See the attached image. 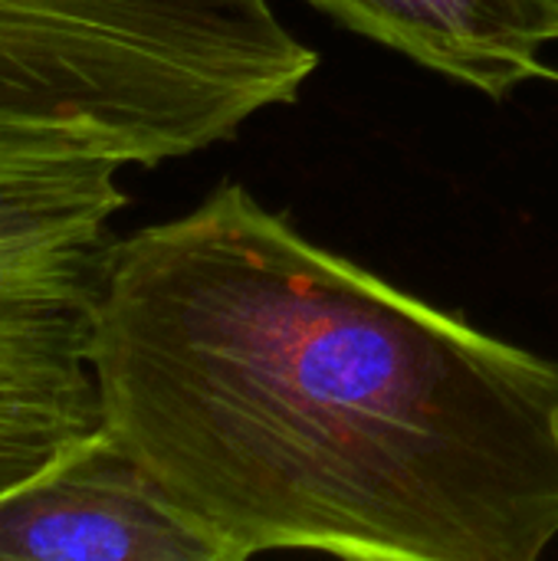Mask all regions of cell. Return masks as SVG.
Wrapping results in <instances>:
<instances>
[{
  "label": "cell",
  "mask_w": 558,
  "mask_h": 561,
  "mask_svg": "<svg viewBox=\"0 0 558 561\" xmlns=\"http://www.w3.org/2000/svg\"><path fill=\"white\" fill-rule=\"evenodd\" d=\"M102 427L220 561H536L558 358L319 247L240 181L115 240Z\"/></svg>",
  "instance_id": "obj_1"
},
{
  "label": "cell",
  "mask_w": 558,
  "mask_h": 561,
  "mask_svg": "<svg viewBox=\"0 0 558 561\" xmlns=\"http://www.w3.org/2000/svg\"><path fill=\"white\" fill-rule=\"evenodd\" d=\"M316 69L270 0H0V125L138 168L234 141Z\"/></svg>",
  "instance_id": "obj_2"
},
{
  "label": "cell",
  "mask_w": 558,
  "mask_h": 561,
  "mask_svg": "<svg viewBox=\"0 0 558 561\" xmlns=\"http://www.w3.org/2000/svg\"><path fill=\"white\" fill-rule=\"evenodd\" d=\"M125 161L0 125V493L102 427L92 339Z\"/></svg>",
  "instance_id": "obj_3"
},
{
  "label": "cell",
  "mask_w": 558,
  "mask_h": 561,
  "mask_svg": "<svg viewBox=\"0 0 558 561\" xmlns=\"http://www.w3.org/2000/svg\"><path fill=\"white\" fill-rule=\"evenodd\" d=\"M0 561H220L105 431L0 493Z\"/></svg>",
  "instance_id": "obj_4"
},
{
  "label": "cell",
  "mask_w": 558,
  "mask_h": 561,
  "mask_svg": "<svg viewBox=\"0 0 558 561\" xmlns=\"http://www.w3.org/2000/svg\"><path fill=\"white\" fill-rule=\"evenodd\" d=\"M345 30L497 102L556 76L543 53L558 43L549 0H309Z\"/></svg>",
  "instance_id": "obj_5"
}]
</instances>
